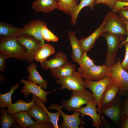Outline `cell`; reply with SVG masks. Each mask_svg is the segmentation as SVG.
I'll use <instances>...</instances> for the list:
<instances>
[{
    "label": "cell",
    "mask_w": 128,
    "mask_h": 128,
    "mask_svg": "<svg viewBox=\"0 0 128 128\" xmlns=\"http://www.w3.org/2000/svg\"><path fill=\"white\" fill-rule=\"evenodd\" d=\"M55 0H36L32 3V8L36 12L45 13L51 12L57 7Z\"/></svg>",
    "instance_id": "cell-18"
},
{
    "label": "cell",
    "mask_w": 128,
    "mask_h": 128,
    "mask_svg": "<svg viewBox=\"0 0 128 128\" xmlns=\"http://www.w3.org/2000/svg\"><path fill=\"white\" fill-rule=\"evenodd\" d=\"M28 111L31 117L35 119L36 122L37 123H46L50 122L47 114L43 108L35 102Z\"/></svg>",
    "instance_id": "cell-19"
},
{
    "label": "cell",
    "mask_w": 128,
    "mask_h": 128,
    "mask_svg": "<svg viewBox=\"0 0 128 128\" xmlns=\"http://www.w3.org/2000/svg\"><path fill=\"white\" fill-rule=\"evenodd\" d=\"M68 36L72 49L71 59L73 61L78 63L84 51L82 49L79 41L76 37L75 32L69 30L68 32Z\"/></svg>",
    "instance_id": "cell-17"
},
{
    "label": "cell",
    "mask_w": 128,
    "mask_h": 128,
    "mask_svg": "<svg viewBox=\"0 0 128 128\" xmlns=\"http://www.w3.org/2000/svg\"><path fill=\"white\" fill-rule=\"evenodd\" d=\"M119 15L126 24L127 29V38L124 41H122L121 43L120 44L119 46V48L121 47L122 46V45L123 43L126 42H128V20L120 15Z\"/></svg>",
    "instance_id": "cell-41"
},
{
    "label": "cell",
    "mask_w": 128,
    "mask_h": 128,
    "mask_svg": "<svg viewBox=\"0 0 128 128\" xmlns=\"http://www.w3.org/2000/svg\"><path fill=\"white\" fill-rule=\"evenodd\" d=\"M96 0H81L78 5L74 8L73 12L71 19L72 24L74 26L76 24V22L78 15L81 10L84 7H89L93 9L94 7Z\"/></svg>",
    "instance_id": "cell-26"
},
{
    "label": "cell",
    "mask_w": 128,
    "mask_h": 128,
    "mask_svg": "<svg viewBox=\"0 0 128 128\" xmlns=\"http://www.w3.org/2000/svg\"><path fill=\"white\" fill-rule=\"evenodd\" d=\"M45 26H47L45 22L39 19H34L23 26L20 34L27 35L34 37L41 41L43 46L45 44L42 36L41 31L43 27Z\"/></svg>",
    "instance_id": "cell-12"
},
{
    "label": "cell",
    "mask_w": 128,
    "mask_h": 128,
    "mask_svg": "<svg viewBox=\"0 0 128 128\" xmlns=\"http://www.w3.org/2000/svg\"><path fill=\"white\" fill-rule=\"evenodd\" d=\"M119 91V87L113 82L109 85L101 98V111L116 102L117 94Z\"/></svg>",
    "instance_id": "cell-15"
},
{
    "label": "cell",
    "mask_w": 128,
    "mask_h": 128,
    "mask_svg": "<svg viewBox=\"0 0 128 128\" xmlns=\"http://www.w3.org/2000/svg\"><path fill=\"white\" fill-rule=\"evenodd\" d=\"M11 127L12 128H21L19 125L16 122L14 123Z\"/></svg>",
    "instance_id": "cell-44"
},
{
    "label": "cell",
    "mask_w": 128,
    "mask_h": 128,
    "mask_svg": "<svg viewBox=\"0 0 128 128\" xmlns=\"http://www.w3.org/2000/svg\"><path fill=\"white\" fill-rule=\"evenodd\" d=\"M79 0H58L57 9L71 16Z\"/></svg>",
    "instance_id": "cell-27"
},
{
    "label": "cell",
    "mask_w": 128,
    "mask_h": 128,
    "mask_svg": "<svg viewBox=\"0 0 128 128\" xmlns=\"http://www.w3.org/2000/svg\"><path fill=\"white\" fill-rule=\"evenodd\" d=\"M83 78L82 73L76 71L70 75L57 79L55 82L61 85L60 89L61 90L66 89L69 91L80 92L86 88Z\"/></svg>",
    "instance_id": "cell-6"
},
{
    "label": "cell",
    "mask_w": 128,
    "mask_h": 128,
    "mask_svg": "<svg viewBox=\"0 0 128 128\" xmlns=\"http://www.w3.org/2000/svg\"><path fill=\"white\" fill-rule=\"evenodd\" d=\"M128 118V95L121 107V119Z\"/></svg>",
    "instance_id": "cell-35"
},
{
    "label": "cell",
    "mask_w": 128,
    "mask_h": 128,
    "mask_svg": "<svg viewBox=\"0 0 128 128\" xmlns=\"http://www.w3.org/2000/svg\"><path fill=\"white\" fill-rule=\"evenodd\" d=\"M124 35L112 33L108 31L103 32L101 36L105 38L107 45L105 62L104 64L112 67L115 63L116 57L120 42Z\"/></svg>",
    "instance_id": "cell-2"
},
{
    "label": "cell",
    "mask_w": 128,
    "mask_h": 128,
    "mask_svg": "<svg viewBox=\"0 0 128 128\" xmlns=\"http://www.w3.org/2000/svg\"><path fill=\"white\" fill-rule=\"evenodd\" d=\"M117 0H96L95 4H103L108 6L112 10Z\"/></svg>",
    "instance_id": "cell-36"
},
{
    "label": "cell",
    "mask_w": 128,
    "mask_h": 128,
    "mask_svg": "<svg viewBox=\"0 0 128 128\" xmlns=\"http://www.w3.org/2000/svg\"><path fill=\"white\" fill-rule=\"evenodd\" d=\"M22 29L5 23H0V34L3 36L16 38L20 35Z\"/></svg>",
    "instance_id": "cell-25"
},
{
    "label": "cell",
    "mask_w": 128,
    "mask_h": 128,
    "mask_svg": "<svg viewBox=\"0 0 128 128\" xmlns=\"http://www.w3.org/2000/svg\"><path fill=\"white\" fill-rule=\"evenodd\" d=\"M55 56V58L48 60H45L42 64H41V66L43 70L58 68L67 62L68 59L64 52L58 51Z\"/></svg>",
    "instance_id": "cell-16"
},
{
    "label": "cell",
    "mask_w": 128,
    "mask_h": 128,
    "mask_svg": "<svg viewBox=\"0 0 128 128\" xmlns=\"http://www.w3.org/2000/svg\"><path fill=\"white\" fill-rule=\"evenodd\" d=\"M87 51H84L78 63L80 66L78 69V73H82L94 64L93 61L87 55Z\"/></svg>",
    "instance_id": "cell-31"
},
{
    "label": "cell",
    "mask_w": 128,
    "mask_h": 128,
    "mask_svg": "<svg viewBox=\"0 0 128 128\" xmlns=\"http://www.w3.org/2000/svg\"><path fill=\"white\" fill-rule=\"evenodd\" d=\"M54 128L53 124L51 122L42 124H38L36 122L35 123L29 128Z\"/></svg>",
    "instance_id": "cell-39"
},
{
    "label": "cell",
    "mask_w": 128,
    "mask_h": 128,
    "mask_svg": "<svg viewBox=\"0 0 128 128\" xmlns=\"http://www.w3.org/2000/svg\"><path fill=\"white\" fill-rule=\"evenodd\" d=\"M55 0L57 1L58 0Z\"/></svg>",
    "instance_id": "cell-46"
},
{
    "label": "cell",
    "mask_w": 128,
    "mask_h": 128,
    "mask_svg": "<svg viewBox=\"0 0 128 128\" xmlns=\"http://www.w3.org/2000/svg\"><path fill=\"white\" fill-rule=\"evenodd\" d=\"M76 65L69 61L58 68L50 69V71L52 76L59 79L70 75L76 71Z\"/></svg>",
    "instance_id": "cell-20"
},
{
    "label": "cell",
    "mask_w": 128,
    "mask_h": 128,
    "mask_svg": "<svg viewBox=\"0 0 128 128\" xmlns=\"http://www.w3.org/2000/svg\"><path fill=\"white\" fill-rule=\"evenodd\" d=\"M35 102L41 106L46 111L49 118L50 122L53 124L54 128H59L58 122L59 118L61 116L60 113L58 111L55 113L49 112L45 106L43 101L37 97Z\"/></svg>",
    "instance_id": "cell-32"
},
{
    "label": "cell",
    "mask_w": 128,
    "mask_h": 128,
    "mask_svg": "<svg viewBox=\"0 0 128 128\" xmlns=\"http://www.w3.org/2000/svg\"><path fill=\"white\" fill-rule=\"evenodd\" d=\"M115 102L101 110V114L106 116L114 122L117 123L121 119V107Z\"/></svg>",
    "instance_id": "cell-24"
},
{
    "label": "cell",
    "mask_w": 128,
    "mask_h": 128,
    "mask_svg": "<svg viewBox=\"0 0 128 128\" xmlns=\"http://www.w3.org/2000/svg\"><path fill=\"white\" fill-rule=\"evenodd\" d=\"M117 0L123 2H128V0Z\"/></svg>",
    "instance_id": "cell-45"
},
{
    "label": "cell",
    "mask_w": 128,
    "mask_h": 128,
    "mask_svg": "<svg viewBox=\"0 0 128 128\" xmlns=\"http://www.w3.org/2000/svg\"><path fill=\"white\" fill-rule=\"evenodd\" d=\"M37 64L33 63L28 66L26 70L29 73L27 80L41 86L44 89L46 90L48 88V82L43 79L36 69Z\"/></svg>",
    "instance_id": "cell-22"
},
{
    "label": "cell",
    "mask_w": 128,
    "mask_h": 128,
    "mask_svg": "<svg viewBox=\"0 0 128 128\" xmlns=\"http://www.w3.org/2000/svg\"><path fill=\"white\" fill-rule=\"evenodd\" d=\"M0 123L1 128H9L15 122V119L10 114H8L4 108H0Z\"/></svg>",
    "instance_id": "cell-30"
},
{
    "label": "cell",
    "mask_w": 128,
    "mask_h": 128,
    "mask_svg": "<svg viewBox=\"0 0 128 128\" xmlns=\"http://www.w3.org/2000/svg\"><path fill=\"white\" fill-rule=\"evenodd\" d=\"M93 98V97L91 92L86 88L80 92L73 91L69 100L61 101V106L62 109L67 110L69 109L78 110L80 108L82 105H87Z\"/></svg>",
    "instance_id": "cell-5"
},
{
    "label": "cell",
    "mask_w": 128,
    "mask_h": 128,
    "mask_svg": "<svg viewBox=\"0 0 128 128\" xmlns=\"http://www.w3.org/2000/svg\"><path fill=\"white\" fill-rule=\"evenodd\" d=\"M85 107H81L78 110H74L71 109L68 110H76L79 111L82 119L84 118L85 115L90 116L93 122L92 125L96 128L101 127L103 125V122L101 120V115L98 114L96 103L94 99L90 100Z\"/></svg>",
    "instance_id": "cell-11"
},
{
    "label": "cell",
    "mask_w": 128,
    "mask_h": 128,
    "mask_svg": "<svg viewBox=\"0 0 128 128\" xmlns=\"http://www.w3.org/2000/svg\"><path fill=\"white\" fill-rule=\"evenodd\" d=\"M111 68L105 65L95 64L82 74L84 79L90 81H98L104 77L111 75Z\"/></svg>",
    "instance_id": "cell-13"
},
{
    "label": "cell",
    "mask_w": 128,
    "mask_h": 128,
    "mask_svg": "<svg viewBox=\"0 0 128 128\" xmlns=\"http://www.w3.org/2000/svg\"><path fill=\"white\" fill-rule=\"evenodd\" d=\"M55 51V48L53 46L49 44H45L38 50L34 60L42 64L48 57L54 54Z\"/></svg>",
    "instance_id": "cell-28"
},
{
    "label": "cell",
    "mask_w": 128,
    "mask_h": 128,
    "mask_svg": "<svg viewBox=\"0 0 128 128\" xmlns=\"http://www.w3.org/2000/svg\"><path fill=\"white\" fill-rule=\"evenodd\" d=\"M107 16V14L101 24L91 35L85 38H82L79 40L82 49L84 51H90L94 46L96 40L99 37L101 36Z\"/></svg>",
    "instance_id": "cell-14"
},
{
    "label": "cell",
    "mask_w": 128,
    "mask_h": 128,
    "mask_svg": "<svg viewBox=\"0 0 128 128\" xmlns=\"http://www.w3.org/2000/svg\"><path fill=\"white\" fill-rule=\"evenodd\" d=\"M121 127L123 128H128V118H124Z\"/></svg>",
    "instance_id": "cell-42"
},
{
    "label": "cell",
    "mask_w": 128,
    "mask_h": 128,
    "mask_svg": "<svg viewBox=\"0 0 128 128\" xmlns=\"http://www.w3.org/2000/svg\"><path fill=\"white\" fill-rule=\"evenodd\" d=\"M8 58V57L5 54L0 51V71L1 72H5V61L6 59Z\"/></svg>",
    "instance_id": "cell-38"
},
{
    "label": "cell",
    "mask_w": 128,
    "mask_h": 128,
    "mask_svg": "<svg viewBox=\"0 0 128 128\" xmlns=\"http://www.w3.org/2000/svg\"><path fill=\"white\" fill-rule=\"evenodd\" d=\"M107 14V17L103 32L108 31L114 34L127 35L126 25L119 15L112 11H109Z\"/></svg>",
    "instance_id": "cell-7"
},
{
    "label": "cell",
    "mask_w": 128,
    "mask_h": 128,
    "mask_svg": "<svg viewBox=\"0 0 128 128\" xmlns=\"http://www.w3.org/2000/svg\"><path fill=\"white\" fill-rule=\"evenodd\" d=\"M11 114L21 128H29L35 122L31 119L28 111H21Z\"/></svg>",
    "instance_id": "cell-23"
},
{
    "label": "cell",
    "mask_w": 128,
    "mask_h": 128,
    "mask_svg": "<svg viewBox=\"0 0 128 128\" xmlns=\"http://www.w3.org/2000/svg\"><path fill=\"white\" fill-rule=\"evenodd\" d=\"M85 87L89 89L92 92L98 106L97 111L101 115V102L102 95L109 85L113 81L111 76H106L101 79L94 81L84 79Z\"/></svg>",
    "instance_id": "cell-3"
},
{
    "label": "cell",
    "mask_w": 128,
    "mask_h": 128,
    "mask_svg": "<svg viewBox=\"0 0 128 128\" xmlns=\"http://www.w3.org/2000/svg\"><path fill=\"white\" fill-rule=\"evenodd\" d=\"M19 84L17 83L10 87V91L6 93L0 94V108L8 107L11 105L13 103L11 99V96L15 90L19 87Z\"/></svg>",
    "instance_id": "cell-29"
},
{
    "label": "cell",
    "mask_w": 128,
    "mask_h": 128,
    "mask_svg": "<svg viewBox=\"0 0 128 128\" xmlns=\"http://www.w3.org/2000/svg\"><path fill=\"white\" fill-rule=\"evenodd\" d=\"M23 46L18 42L15 37L3 36L0 38V51L4 53L8 58L25 60L26 50Z\"/></svg>",
    "instance_id": "cell-1"
},
{
    "label": "cell",
    "mask_w": 128,
    "mask_h": 128,
    "mask_svg": "<svg viewBox=\"0 0 128 128\" xmlns=\"http://www.w3.org/2000/svg\"><path fill=\"white\" fill-rule=\"evenodd\" d=\"M111 76L113 82L119 87L121 94L128 93V72L121 67L119 59L111 68Z\"/></svg>",
    "instance_id": "cell-9"
},
{
    "label": "cell",
    "mask_w": 128,
    "mask_h": 128,
    "mask_svg": "<svg viewBox=\"0 0 128 128\" xmlns=\"http://www.w3.org/2000/svg\"><path fill=\"white\" fill-rule=\"evenodd\" d=\"M124 7L126 9L125 10L121 9L119 10L118 12L119 15L128 20V6H125Z\"/></svg>",
    "instance_id": "cell-40"
},
{
    "label": "cell",
    "mask_w": 128,
    "mask_h": 128,
    "mask_svg": "<svg viewBox=\"0 0 128 128\" xmlns=\"http://www.w3.org/2000/svg\"><path fill=\"white\" fill-rule=\"evenodd\" d=\"M61 105L56 103L50 104L48 110H55L59 111L63 118V121L59 126L60 128H78L83 121L80 118V112L78 111L73 110V113L71 115H68L64 113L62 110Z\"/></svg>",
    "instance_id": "cell-8"
},
{
    "label": "cell",
    "mask_w": 128,
    "mask_h": 128,
    "mask_svg": "<svg viewBox=\"0 0 128 128\" xmlns=\"http://www.w3.org/2000/svg\"><path fill=\"white\" fill-rule=\"evenodd\" d=\"M125 6H128V2H121L117 0L115 4L114 8L112 11L115 12H118L121 9L126 10L124 7Z\"/></svg>",
    "instance_id": "cell-37"
},
{
    "label": "cell",
    "mask_w": 128,
    "mask_h": 128,
    "mask_svg": "<svg viewBox=\"0 0 128 128\" xmlns=\"http://www.w3.org/2000/svg\"><path fill=\"white\" fill-rule=\"evenodd\" d=\"M32 98L30 102L27 103L25 100L22 99L16 100L14 103L8 107L6 110L7 112L12 114L16 112L22 111H28L34 104L35 101L37 97L32 94Z\"/></svg>",
    "instance_id": "cell-21"
},
{
    "label": "cell",
    "mask_w": 128,
    "mask_h": 128,
    "mask_svg": "<svg viewBox=\"0 0 128 128\" xmlns=\"http://www.w3.org/2000/svg\"><path fill=\"white\" fill-rule=\"evenodd\" d=\"M16 39L19 44L26 49L25 60L30 64L33 63L37 52L43 46L41 41L32 36L24 34H20Z\"/></svg>",
    "instance_id": "cell-4"
},
{
    "label": "cell",
    "mask_w": 128,
    "mask_h": 128,
    "mask_svg": "<svg viewBox=\"0 0 128 128\" xmlns=\"http://www.w3.org/2000/svg\"><path fill=\"white\" fill-rule=\"evenodd\" d=\"M123 45L125 47V54L124 59L120 63V65L124 70L128 72V42L123 43L122 46Z\"/></svg>",
    "instance_id": "cell-34"
},
{
    "label": "cell",
    "mask_w": 128,
    "mask_h": 128,
    "mask_svg": "<svg viewBox=\"0 0 128 128\" xmlns=\"http://www.w3.org/2000/svg\"><path fill=\"white\" fill-rule=\"evenodd\" d=\"M5 77L3 74L0 73V83L1 84L5 81Z\"/></svg>",
    "instance_id": "cell-43"
},
{
    "label": "cell",
    "mask_w": 128,
    "mask_h": 128,
    "mask_svg": "<svg viewBox=\"0 0 128 128\" xmlns=\"http://www.w3.org/2000/svg\"><path fill=\"white\" fill-rule=\"evenodd\" d=\"M47 26H44L42 29L41 34L43 38L48 42L58 41L59 40L58 37L48 29Z\"/></svg>",
    "instance_id": "cell-33"
},
{
    "label": "cell",
    "mask_w": 128,
    "mask_h": 128,
    "mask_svg": "<svg viewBox=\"0 0 128 128\" xmlns=\"http://www.w3.org/2000/svg\"><path fill=\"white\" fill-rule=\"evenodd\" d=\"M22 83H24V85L20 90V92L23 94L25 98H27L30 93H31L41 100L44 104L47 102V95L54 90L49 92H46L41 86L28 80L22 79L20 81L19 84Z\"/></svg>",
    "instance_id": "cell-10"
}]
</instances>
